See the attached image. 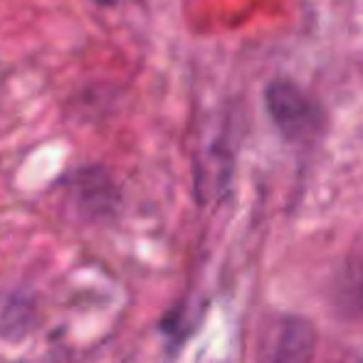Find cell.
Listing matches in <instances>:
<instances>
[{
  "label": "cell",
  "instance_id": "cell-1",
  "mask_svg": "<svg viewBox=\"0 0 363 363\" xmlns=\"http://www.w3.org/2000/svg\"><path fill=\"white\" fill-rule=\"evenodd\" d=\"M267 109L277 126L289 136L306 134L316 124V109L291 82H274L267 89Z\"/></svg>",
  "mask_w": 363,
  "mask_h": 363
},
{
  "label": "cell",
  "instance_id": "cell-2",
  "mask_svg": "<svg viewBox=\"0 0 363 363\" xmlns=\"http://www.w3.org/2000/svg\"><path fill=\"white\" fill-rule=\"evenodd\" d=\"M38 324V301L30 291L15 289L0 296V341H23Z\"/></svg>",
  "mask_w": 363,
  "mask_h": 363
},
{
  "label": "cell",
  "instance_id": "cell-3",
  "mask_svg": "<svg viewBox=\"0 0 363 363\" xmlns=\"http://www.w3.org/2000/svg\"><path fill=\"white\" fill-rule=\"evenodd\" d=\"M96 176V173H94ZM86 176L84 178V188L79 193V201H77V206H79V211H84L89 218H101L104 213H109L111 208H114V196H111V188L109 183H104V178L101 181H96V178Z\"/></svg>",
  "mask_w": 363,
  "mask_h": 363
},
{
  "label": "cell",
  "instance_id": "cell-4",
  "mask_svg": "<svg viewBox=\"0 0 363 363\" xmlns=\"http://www.w3.org/2000/svg\"><path fill=\"white\" fill-rule=\"evenodd\" d=\"M94 3H99V5H116L119 0H94Z\"/></svg>",
  "mask_w": 363,
  "mask_h": 363
}]
</instances>
